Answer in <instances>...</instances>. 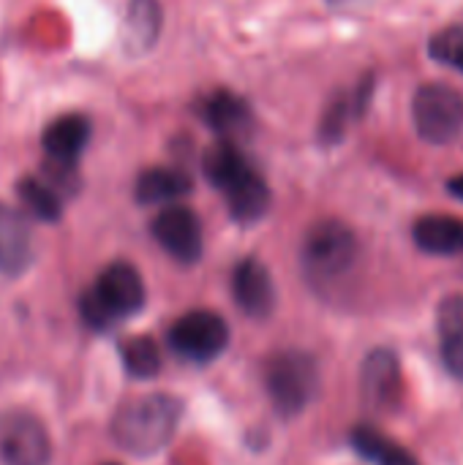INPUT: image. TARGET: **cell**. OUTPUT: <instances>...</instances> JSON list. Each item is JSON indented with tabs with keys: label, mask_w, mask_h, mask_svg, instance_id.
<instances>
[{
	"label": "cell",
	"mask_w": 463,
	"mask_h": 465,
	"mask_svg": "<svg viewBox=\"0 0 463 465\" xmlns=\"http://www.w3.org/2000/svg\"><path fill=\"white\" fill-rule=\"evenodd\" d=\"M437 327L442 338L463 332V297H448L437 311Z\"/></svg>",
	"instance_id": "cell-23"
},
{
	"label": "cell",
	"mask_w": 463,
	"mask_h": 465,
	"mask_svg": "<svg viewBox=\"0 0 463 465\" xmlns=\"http://www.w3.org/2000/svg\"><path fill=\"white\" fill-rule=\"evenodd\" d=\"M196 117L213 128L221 139H232V136H240V134H248L251 128V106L246 104V98L235 95L232 90H213L207 95H202L196 101Z\"/></svg>",
	"instance_id": "cell-14"
},
{
	"label": "cell",
	"mask_w": 463,
	"mask_h": 465,
	"mask_svg": "<svg viewBox=\"0 0 463 465\" xmlns=\"http://www.w3.org/2000/svg\"><path fill=\"white\" fill-rule=\"evenodd\" d=\"M360 392L368 409L390 414L404 398V373L401 360L390 349H374L360 371Z\"/></svg>",
	"instance_id": "cell-10"
},
{
	"label": "cell",
	"mask_w": 463,
	"mask_h": 465,
	"mask_svg": "<svg viewBox=\"0 0 463 465\" xmlns=\"http://www.w3.org/2000/svg\"><path fill=\"white\" fill-rule=\"evenodd\" d=\"M120 360L126 373L134 379H153L161 371V349L147 335H134L120 346Z\"/></svg>",
	"instance_id": "cell-21"
},
{
	"label": "cell",
	"mask_w": 463,
	"mask_h": 465,
	"mask_svg": "<svg viewBox=\"0 0 463 465\" xmlns=\"http://www.w3.org/2000/svg\"><path fill=\"white\" fill-rule=\"evenodd\" d=\"M164 25V11L158 0H128L126 16H123V49L131 57L147 54Z\"/></svg>",
	"instance_id": "cell-15"
},
{
	"label": "cell",
	"mask_w": 463,
	"mask_h": 465,
	"mask_svg": "<svg viewBox=\"0 0 463 465\" xmlns=\"http://www.w3.org/2000/svg\"><path fill=\"white\" fill-rule=\"evenodd\" d=\"M448 191H450L456 199H461L463 202V174H456V177L448 180Z\"/></svg>",
	"instance_id": "cell-25"
},
{
	"label": "cell",
	"mask_w": 463,
	"mask_h": 465,
	"mask_svg": "<svg viewBox=\"0 0 463 465\" xmlns=\"http://www.w3.org/2000/svg\"><path fill=\"white\" fill-rule=\"evenodd\" d=\"M357 237L355 232L336 221L325 218L306 232L303 240V270L317 286H330L347 278L357 262Z\"/></svg>",
	"instance_id": "cell-4"
},
{
	"label": "cell",
	"mask_w": 463,
	"mask_h": 465,
	"mask_svg": "<svg viewBox=\"0 0 463 465\" xmlns=\"http://www.w3.org/2000/svg\"><path fill=\"white\" fill-rule=\"evenodd\" d=\"M166 341L180 360L207 365L226 349L229 327L213 311H188L169 327Z\"/></svg>",
	"instance_id": "cell-7"
},
{
	"label": "cell",
	"mask_w": 463,
	"mask_h": 465,
	"mask_svg": "<svg viewBox=\"0 0 463 465\" xmlns=\"http://www.w3.org/2000/svg\"><path fill=\"white\" fill-rule=\"evenodd\" d=\"M442 360H445V368L458 381H463V332L442 338Z\"/></svg>",
	"instance_id": "cell-24"
},
{
	"label": "cell",
	"mask_w": 463,
	"mask_h": 465,
	"mask_svg": "<svg viewBox=\"0 0 463 465\" xmlns=\"http://www.w3.org/2000/svg\"><path fill=\"white\" fill-rule=\"evenodd\" d=\"M202 172L207 183L224 193L229 215L248 226L267 215L270 210V185L251 166V161L240 153L232 139H221L210 144L202 155Z\"/></svg>",
	"instance_id": "cell-1"
},
{
	"label": "cell",
	"mask_w": 463,
	"mask_h": 465,
	"mask_svg": "<svg viewBox=\"0 0 463 465\" xmlns=\"http://www.w3.org/2000/svg\"><path fill=\"white\" fill-rule=\"evenodd\" d=\"M16 196L25 213L41 223H57L63 218V193L38 174H25L16 180Z\"/></svg>",
	"instance_id": "cell-19"
},
{
	"label": "cell",
	"mask_w": 463,
	"mask_h": 465,
	"mask_svg": "<svg viewBox=\"0 0 463 465\" xmlns=\"http://www.w3.org/2000/svg\"><path fill=\"white\" fill-rule=\"evenodd\" d=\"M27 218V213L0 202V272L8 278L27 272L35 259Z\"/></svg>",
	"instance_id": "cell-13"
},
{
	"label": "cell",
	"mask_w": 463,
	"mask_h": 465,
	"mask_svg": "<svg viewBox=\"0 0 463 465\" xmlns=\"http://www.w3.org/2000/svg\"><path fill=\"white\" fill-rule=\"evenodd\" d=\"M106 465H117V463H106Z\"/></svg>",
	"instance_id": "cell-26"
},
{
	"label": "cell",
	"mask_w": 463,
	"mask_h": 465,
	"mask_svg": "<svg viewBox=\"0 0 463 465\" xmlns=\"http://www.w3.org/2000/svg\"><path fill=\"white\" fill-rule=\"evenodd\" d=\"M153 240L180 264H196L205 251V237H202V221L191 207L183 204H169L164 207L153 223H150Z\"/></svg>",
	"instance_id": "cell-9"
},
{
	"label": "cell",
	"mask_w": 463,
	"mask_h": 465,
	"mask_svg": "<svg viewBox=\"0 0 463 465\" xmlns=\"http://www.w3.org/2000/svg\"><path fill=\"white\" fill-rule=\"evenodd\" d=\"M371 93H374V76H366L357 87H352V93H338L325 109V117L319 123V139L325 144H338L347 136L349 123L366 112Z\"/></svg>",
	"instance_id": "cell-16"
},
{
	"label": "cell",
	"mask_w": 463,
	"mask_h": 465,
	"mask_svg": "<svg viewBox=\"0 0 463 465\" xmlns=\"http://www.w3.org/2000/svg\"><path fill=\"white\" fill-rule=\"evenodd\" d=\"M412 240L423 253L458 256V253H463V218H456V215H423L412 226Z\"/></svg>",
	"instance_id": "cell-18"
},
{
	"label": "cell",
	"mask_w": 463,
	"mask_h": 465,
	"mask_svg": "<svg viewBox=\"0 0 463 465\" xmlns=\"http://www.w3.org/2000/svg\"><path fill=\"white\" fill-rule=\"evenodd\" d=\"M0 460L3 465H49L52 441L38 417L30 411H8L0 417Z\"/></svg>",
	"instance_id": "cell-8"
},
{
	"label": "cell",
	"mask_w": 463,
	"mask_h": 465,
	"mask_svg": "<svg viewBox=\"0 0 463 465\" xmlns=\"http://www.w3.org/2000/svg\"><path fill=\"white\" fill-rule=\"evenodd\" d=\"M232 294L248 319H267L276 308V286L270 270L254 256L237 262L232 272Z\"/></svg>",
	"instance_id": "cell-12"
},
{
	"label": "cell",
	"mask_w": 463,
	"mask_h": 465,
	"mask_svg": "<svg viewBox=\"0 0 463 465\" xmlns=\"http://www.w3.org/2000/svg\"><path fill=\"white\" fill-rule=\"evenodd\" d=\"M352 447L357 455H363L366 460L377 465H420V460L407 452L401 444L390 441L385 433H379L377 428H368V425H360L352 430L349 436Z\"/></svg>",
	"instance_id": "cell-20"
},
{
	"label": "cell",
	"mask_w": 463,
	"mask_h": 465,
	"mask_svg": "<svg viewBox=\"0 0 463 465\" xmlns=\"http://www.w3.org/2000/svg\"><path fill=\"white\" fill-rule=\"evenodd\" d=\"M183 403L175 395L156 392L123 403L112 420V439L120 450L136 458L161 452L177 433Z\"/></svg>",
	"instance_id": "cell-2"
},
{
	"label": "cell",
	"mask_w": 463,
	"mask_h": 465,
	"mask_svg": "<svg viewBox=\"0 0 463 465\" xmlns=\"http://www.w3.org/2000/svg\"><path fill=\"white\" fill-rule=\"evenodd\" d=\"M194 191L191 174L177 166H150L136 177L134 196L139 204H169Z\"/></svg>",
	"instance_id": "cell-17"
},
{
	"label": "cell",
	"mask_w": 463,
	"mask_h": 465,
	"mask_svg": "<svg viewBox=\"0 0 463 465\" xmlns=\"http://www.w3.org/2000/svg\"><path fill=\"white\" fill-rule=\"evenodd\" d=\"M145 281L128 262L106 264L96 283L82 294L79 311L93 330H109L115 322L136 316L145 308Z\"/></svg>",
	"instance_id": "cell-3"
},
{
	"label": "cell",
	"mask_w": 463,
	"mask_h": 465,
	"mask_svg": "<svg viewBox=\"0 0 463 465\" xmlns=\"http://www.w3.org/2000/svg\"><path fill=\"white\" fill-rule=\"evenodd\" d=\"M265 390L281 417H297L319 392V365L311 354L287 349L265 362Z\"/></svg>",
	"instance_id": "cell-5"
},
{
	"label": "cell",
	"mask_w": 463,
	"mask_h": 465,
	"mask_svg": "<svg viewBox=\"0 0 463 465\" xmlns=\"http://www.w3.org/2000/svg\"><path fill=\"white\" fill-rule=\"evenodd\" d=\"M428 54L437 63L463 74V25H450L439 30L428 44Z\"/></svg>",
	"instance_id": "cell-22"
},
{
	"label": "cell",
	"mask_w": 463,
	"mask_h": 465,
	"mask_svg": "<svg viewBox=\"0 0 463 465\" xmlns=\"http://www.w3.org/2000/svg\"><path fill=\"white\" fill-rule=\"evenodd\" d=\"M412 120L428 144H450L463 134V95L450 84L428 82L412 98Z\"/></svg>",
	"instance_id": "cell-6"
},
{
	"label": "cell",
	"mask_w": 463,
	"mask_h": 465,
	"mask_svg": "<svg viewBox=\"0 0 463 465\" xmlns=\"http://www.w3.org/2000/svg\"><path fill=\"white\" fill-rule=\"evenodd\" d=\"M90 120L79 112H65L60 117H55L44 134H41V147L46 155L49 166L57 169H76L87 142H90Z\"/></svg>",
	"instance_id": "cell-11"
}]
</instances>
